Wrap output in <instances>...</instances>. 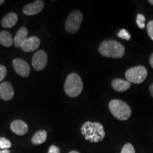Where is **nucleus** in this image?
<instances>
[{
    "mask_svg": "<svg viewBox=\"0 0 153 153\" xmlns=\"http://www.w3.org/2000/svg\"><path fill=\"white\" fill-rule=\"evenodd\" d=\"M150 66L152 67V69H153V53L150 55Z\"/></svg>",
    "mask_w": 153,
    "mask_h": 153,
    "instance_id": "obj_25",
    "label": "nucleus"
},
{
    "mask_svg": "<svg viewBox=\"0 0 153 153\" xmlns=\"http://www.w3.org/2000/svg\"><path fill=\"white\" fill-rule=\"evenodd\" d=\"M11 147V143L10 140L6 137H0V149L1 150H8Z\"/></svg>",
    "mask_w": 153,
    "mask_h": 153,
    "instance_id": "obj_18",
    "label": "nucleus"
},
{
    "mask_svg": "<svg viewBox=\"0 0 153 153\" xmlns=\"http://www.w3.org/2000/svg\"><path fill=\"white\" fill-rule=\"evenodd\" d=\"M81 132L85 140L94 143L102 141L106 135L104 126L98 122H86L82 126Z\"/></svg>",
    "mask_w": 153,
    "mask_h": 153,
    "instance_id": "obj_1",
    "label": "nucleus"
},
{
    "mask_svg": "<svg viewBox=\"0 0 153 153\" xmlns=\"http://www.w3.org/2000/svg\"><path fill=\"white\" fill-rule=\"evenodd\" d=\"M44 7V1L42 0H37L33 3L28 4L23 8V13L28 16L38 14L43 10Z\"/></svg>",
    "mask_w": 153,
    "mask_h": 153,
    "instance_id": "obj_9",
    "label": "nucleus"
},
{
    "mask_svg": "<svg viewBox=\"0 0 153 153\" xmlns=\"http://www.w3.org/2000/svg\"><path fill=\"white\" fill-rule=\"evenodd\" d=\"M4 3V0H0V6H1V4H3Z\"/></svg>",
    "mask_w": 153,
    "mask_h": 153,
    "instance_id": "obj_28",
    "label": "nucleus"
},
{
    "mask_svg": "<svg viewBox=\"0 0 153 153\" xmlns=\"http://www.w3.org/2000/svg\"><path fill=\"white\" fill-rule=\"evenodd\" d=\"M111 113L115 118L120 120H126L131 117V108L125 101L119 99H113L108 104Z\"/></svg>",
    "mask_w": 153,
    "mask_h": 153,
    "instance_id": "obj_4",
    "label": "nucleus"
},
{
    "mask_svg": "<svg viewBox=\"0 0 153 153\" xmlns=\"http://www.w3.org/2000/svg\"><path fill=\"white\" fill-rule=\"evenodd\" d=\"M14 43L12 36L7 30L0 31V44L4 47H11Z\"/></svg>",
    "mask_w": 153,
    "mask_h": 153,
    "instance_id": "obj_16",
    "label": "nucleus"
},
{
    "mask_svg": "<svg viewBox=\"0 0 153 153\" xmlns=\"http://www.w3.org/2000/svg\"><path fill=\"white\" fill-rule=\"evenodd\" d=\"M150 92L151 96L153 97V82L150 86Z\"/></svg>",
    "mask_w": 153,
    "mask_h": 153,
    "instance_id": "obj_26",
    "label": "nucleus"
},
{
    "mask_svg": "<svg viewBox=\"0 0 153 153\" xmlns=\"http://www.w3.org/2000/svg\"><path fill=\"white\" fill-rule=\"evenodd\" d=\"M10 128L13 133L18 135H24L28 131V126L26 122L21 120H15L11 122Z\"/></svg>",
    "mask_w": 153,
    "mask_h": 153,
    "instance_id": "obj_11",
    "label": "nucleus"
},
{
    "mask_svg": "<svg viewBox=\"0 0 153 153\" xmlns=\"http://www.w3.org/2000/svg\"><path fill=\"white\" fill-rule=\"evenodd\" d=\"M83 82L79 74L73 72L67 76L64 85V90L70 97H78L83 90Z\"/></svg>",
    "mask_w": 153,
    "mask_h": 153,
    "instance_id": "obj_3",
    "label": "nucleus"
},
{
    "mask_svg": "<svg viewBox=\"0 0 153 153\" xmlns=\"http://www.w3.org/2000/svg\"><path fill=\"white\" fill-rule=\"evenodd\" d=\"M18 19V16L16 13H9L1 20V26L6 28L13 27L16 24Z\"/></svg>",
    "mask_w": 153,
    "mask_h": 153,
    "instance_id": "obj_15",
    "label": "nucleus"
},
{
    "mask_svg": "<svg viewBox=\"0 0 153 153\" xmlns=\"http://www.w3.org/2000/svg\"><path fill=\"white\" fill-rule=\"evenodd\" d=\"M48 62V55L46 52L40 50L34 54L32 58V65L36 71H41L45 68Z\"/></svg>",
    "mask_w": 153,
    "mask_h": 153,
    "instance_id": "obj_7",
    "label": "nucleus"
},
{
    "mask_svg": "<svg viewBox=\"0 0 153 153\" xmlns=\"http://www.w3.org/2000/svg\"><path fill=\"white\" fill-rule=\"evenodd\" d=\"M14 91L12 85L8 82L0 84V98L4 101H9L14 97Z\"/></svg>",
    "mask_w": 153,
    "mask_h": 153,
    "instance_id": "obj_10",
    "label": "nucleus"
},
{
    "mask_svg": "<svg viewBox=\"0 0 153 153\" xmlns=\"http://www.w3.org/2000/svg\"><path fill=\"white\" fill-rule=\"evenodd\" d=\"M118 36L120 38H122V39L126 40V41H129L131 39V34H130L128 30H126V29H121L118 32Z\"/></svg>",
    "mask_w": 153,
    "mask_h": 153,
    "instance_id": "obj_21",
    "label": "nucleus"
},
{
    "mask_svg": "<svg viewBox=\"0 0 153 153\" xmlns=\"http://www.w3.org/2000/svg\"><path fill=\"white\" fill-rule=\"evenodd\" d=\"M7 73V68L5 66L0 65V82L3 81Z\"/></svg>",
    "mask_w": 153,
    "mask_h": 153,
    "instance_id": "obj_23",
    "label": "nucleus"
},
{
    "mask_svg": "<svg viewBox=\"0 0 153 153\" xmlns=\"http://www.w3.org/2000/svg\"><path fill=\"white\" fill-rule=\"evenodd\" d=\"M0 153H10V151L9 150H2L0 151Z\"/></svg>",
    "mask_w": 153,
    "mask_h": 153,
    "instance_id": "obj_27",
    "label": "nucleus"
},
{
    "mask_svg": "<svg viewBox=\"0 0 153 153\" xmlns=\"http://www.w3.org/2000/svg\"><path fill=\"white\" fill-rule=\"evenodd\" d=\"M12 65L14 70L22 77H27L30 73V68L28 63L21 58H16L13 60Z\"/></svg>",
    "mask_w": 153,
    "mask_h": 153,
    "instance_id": "obj_8",
    "label": "nucleus"
},
{
    "mask_svg": "<svg viewBox=\"0 0 153 153\" xmlns=\"http://www.w3.org/2000/svg\"><path fill=\"white\" fill-rule=\"evenodd\" d=\"M28 37V30L26 27H22L19 28L15 36L14 39V44L16 48H22V45L26 41Z\"/></svg>",
    "mask_w": 153,
    "mask_h": 153,
    "instance_id": "obj_14",
    "label": "nucleus"
},
{
    "mask_svg": "<svg viewBox=\"0 0 153 153\" xmlns=\"http://www.w3.org/2000/svg\"><path fill=\"white\" fill-rule=\"evenodd\" d=\"M120 153H135V150L131 143H126L122 148Z\"/></svg>",
    "mask_w": 153,
    "mask_h": 153,
    "instance_id": "obj_19",
    "label": "nucleus"
},
{
    "mask_svg": "<svg viewBox=\"0 0 153 153\" xmlns=\"http://www.w3.org/2000/svg\"><path fill=\"white\" fill-rule=\"evenodd\" d=\"M148 76V70L145 67L138 65L133 67L126 72V79L131 83L141 84L145 80Z\"/></svg>",
    "mask_w": 153,
    "mask_h": 153,
    "instance_id": "obj_5",
    "label": "nucleus"
},
{
    "mask_svg": "<svg viewBox=\"0 0 153 153\" xmlns=\"http://www.w3.org/2000/svg\"><path fill=\"white\" fill-rule=\"evenodd\" d=\"M41 41L36 36H31L28 38L22 45V49L24 52H32L36 51L40 46Z\"/></svg>",
    "mask_w": 153,
    "mask_h": 153,
    "instance_id": "obj_12",
    "label": "nucleus"
},
{
    "mask_svg": "<svg viewBox=\"0 0 153 153\" xmlns=\"http://www.w3.org/2000/svg\"><path fill=\"white\" fill-rule=\"evenodd\" d=\"M148 2L150 4H152V5H153V0H149L148 1Z\"/></svg>",
    "mask_w": 153,
    "mask_h": 153,
    "instance_id": "obj_29",
    "label": "nucleus"
},
{
    "mask_svg": "<svg viewBox=\"0 0 153 153\" xmlns=\"http://www.w3.org/2000/svg\"><path fill=\"white\" fill-rule=\"evenodd\" d=\"M69 153H79V152H77V151H74V150H73V151H71V152H70Z\"/></svg>",
    "mask_w": 153,
    "mask_h": 153,
    "instance_id": "obj_30",
    "label": "nucleus"
},
{
    "mask_svg": "<svg viewBox=\"0 0 153 153\" xmlns=\"http://www.w3.org/2000/svg\"><path fill=\"white\" fill-rule=\"evenodd\" d=\"M111 87L115 91H118V92H123V91H127L131 88V83L128 80L116 78L112 81Z\"/></svg>",
    "mask_w": 153,
    "mask_h": 153,
    "instance_id": "obj_13",
    "label": "nucleus"
},
{
    "mask_svg": "<svg viewBox=\"0 0 153 153\" xmlns=\"http://www.w3.org/2000/svg\"><path fill=\"white\" fill-rule=\"evenodd\" d=\"M147 31H148L150 39L153 41V20L149 22L148 25H147Z\"/></svg>",
    "mask_w": 153,
    "mask_h": 153,
    "instance_id": "obj_22",
    "label": "nucleus"
},
{
    "mask_svg": "<svg viewBox=\"0 0 153 153\" xmlns=\"http://www.w3.org/2000/svg\"><path fill=\"white\" fill-rule=\"evenodd\" d=\"M48 153H60V150L58 147L55 145H51Z\"/></svg>",
    "mask_w": 153,
    "mask_h": 153,
    "instance_id": "obj_24",
    "label": "nucleus"
},
{
    "mask_svg": "<svg viewBox=\"0 0 153 153\" xmlns=\"http://www.w3.org/2000/svg\"><path fill=\"white\" fill-rule=\"evenodd\" d=\"M83 21V14L79 10L72 11L67 18L65 28L69 33H75L78 31Z\"/></svg>",
    "mask_w": 153,
    "mask_h": 153,
    "instance_id": "obj_6",
    "label": "nucleus"
},
{
    "mask_svg": "<svg viewBox=\"0 0 153 153\" xmlns=\"http://www.w3.org/2000/svg\"><path fill=\"white\" fill-rule=\"evenodd\" d=\"M145 17L143 14H139L136 17V23L140 28H144L145 27Z\"/></svg>",
    "mask_w": 153,
    "mask_h": 153,
    "instance_id": "obj_20",
    "label": "nucleus"
},
{
    "mask_svg": "<svg viewBox=\"0 0 153 153\" xmlns=\"http://www.w3.org/2000/svg\"><path fill=\"white\" fill-rule=\"evenodd\" d=\"M99 51L104 57L120 58L125 54V48L119 42L114 40H106L99 45Z\"/></svg>",
    "mask_w": 153,
    "mask_h": 153,
    "instance_id": "obj_2",
    "label": "nucleus"
},
{
    "mask_svg": "<svg viewBox=\"0 0 153 153\" xmlns=\"http://www.w3.org/2000/svg\"><path fill=\"white\" fill-rule=\"evenodd\" d=\"M47 139V132L45 130H40L34 134L32 137L31 141L33 145H41L42 143H45Z\"/></svg>",
    "mask_w": 153,
    "mask_h": 153,
    "instance_id": "obj_17",
    "label": "nucleus"
}]
</instances>
